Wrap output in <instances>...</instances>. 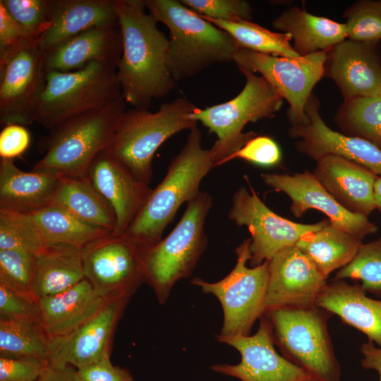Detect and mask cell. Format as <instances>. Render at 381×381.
<instances>
[{
  "instance_id": "obj_34",
  "label": "cell",
  "mask_w": 381,
  "mask_h": 381,
  "mask_svg": "<svg viewBox=\"0 0 381 381\" xmlns=\"http://www.w3.org/2000/svg\"><path fill=\"white\" fill-rule=\"evenodd\" d=\"M334 121L341 133L363 139L381 150V96L344 100Z\"/></svg>"
},
{
  "instance_id": "obj_46",
  "label": "cell",
  "mask_w": 381,
  "mask_h": 381,
  "mask_svg": "<svg viewBox=\"0 0 381 381\" xmlns=\"http://www.w3.org/2000/svg\"><path fill=\"white\" fill-rule=\"evenodd\" d=\"M77 370L83 381H134L127 370L111 363L110 355Z\"/></svg>"
},
{
  "instance_id": "obj_6",
  "label": "cell",
  "mask_w": 381,
  "mask_h": 381,
  "mask_svg": "<svg viewBox=\"0 0 381 381\" xmlns=\"http://www.w3.org/2000/svg\"><path fill=\"white\" fill-rule=\"evenodd\" d=\"M274 344L283 356L315 381H341V370L329 333L332 315L314 304L282 306L266 310Z\"/></svg>"
},
{
  "instance_id": "obj_23",
  "label": "cell",
  "mask_w": 381,
  "mask_h": 381,
  "mask_svg": "<svg viewBox=\"0 0 381 381\" xmlns=\"http://www.w3.org/2000/svg\"><path fill=\"white\" fill-rule=\"evenodd\" d=\"M316 162L313 174L345 209L365 217L376 210L374 185L377 176L337 155H325Z\"/></svg>"
},
{
  "instance_id": "obj_41",
  "label": "cell",
  "mask_w": 381,
  "mask_h": 381,
  "mask_svg": "<svg viewBox=\"0 0 381 381\" xmlns=\"http://www.w3.org/2000/svg\"><path fill=\"white\" fill-rule=\"evenodd\" d=\"M202 17L229 22L251 21L252 8L245 0H180Z\"/></svg>"
},
{
  "instance_id": "obj_32",
  "label": "cell",
  "mask_w": 381,
  "mask_h": 381,
  "mask_svg": "<svg viewBox=\"0 0 381 381\" xmlns=\"http://www.w3.org/2000/svg\"><path fill=\"white\" fill-rule=\"evenodd\" d=\"M42 240L49 244H64L79 248L111 231L87 224L54 205L26 214Z\"/></svg>"
},
{
  "instance_id": "obj_37",
  "label": "cell",
  "mask_w": 381,
  "mask_h": 381,
  "mask_svg": "<svg viewBox=\"0 0 381 381\" xmlns=\"http://www.w3.org/2000/svg\"><path fill=\"white\" fill-rule=\"evenodd\" d=\"M29 42H39L50 26L54 0H0Z\"/></svg>"
},
{
  "instance_id": "obj_5",
  "label": "cell",
  "mask_w": 381,
  "mask_h": 381,
  "mask_svg": "<svg viewBox=\"0 0 381 381\" xmlns=\"http://www.w3.org/2000/svg\"><path fill=\"white\" fill-rule=\"evenodd\" d=\"M197 107L188 99L178 97L162 104L155 113L134 107L126 110L107 151L150 185L156 151L174 135L197 126L190 118Z\"/></svg>"
},
{
  "instance_id": "obj_13",
  "label": "cell",
  "mask_w": 381,
  "mask_h": 381,
  "mask_svg": "<svg viewBox=\"0 0 381 381\" xmlns=\"http://www.w3.org/2000/svg\"><path fill=\"white\" fill-rule=\"evenodd\" d=\"M239 188L234 194L229 218L238 226H246L250 233L249 263L255 267L270 260L280 250L296 245L305 234L323 227L329 219L301 224L282 217L271 210L258 196Z\"/></svg>"
},
{
  "instance_id": "obj_43",
  "label": "cell",
  "mask_w": 381,
  "mask_h": 381,
  "mask_svg": "<svg viewBox=\"0 0 381 381\" xmlns=\"http://www.w3.org/2000/svg\"><path fill=\"white\" fill-rule=\"evenodd\" d=\"M262 167L275 166L281 162L282 153L278 144L270 137L256 135L250 139L231 157Z\"/></svg>"
},
{
  "instance_id": "obj_50",
  "label": "cell",
  "mask_w": 381,
  "mask_h": 381,
  "mask_svg": "<svg viewBox=\"0 0 381 381\" xmlns=\"http://www.w3.org/2000/svg\"><path fill=\"white\" fill-rule=\"evenodd\" d=\"M374 199L376 210L381 212V176H377L374 185Z\"/></svg>"
},
{
  "instance_id": "obj_38",
  "label": "cell",
  "mask_w": 381,
  "mask_h": 381,
  "mask_svg": "<svg viewBox=\"0 0 381 381\" xmlns=\"http://www.w3.org/2000/svg\"><path fill=\"white\" fill-rule=\"evenodd\" d=\"M35 269V254L21 250H0V284L37 300L33 292Z\"/></svg>"
},
{
  "instance_id": "obj_10",
  "label": "cell",
  "mask_w": 381,
  "mask_h": 381,
  "mask_svg": "<svg viewBox=\"0 0 381 381\" xmlns=\"http://www.w3.org/2000/svg\"><path fill=\"white\" fill-rule=\"evenodd\" d=\"M250 244V238L236 248V263L222 279L208 282L195 277L191 280L192 284L203 293L213 294L221 303L224 320L217 337L249 336L255 322L265 313L269 261L248 267Z\"/></svg>"
},
{
  "instance_id": "obj_25",
  "label": "cell",
  "mask_w": 381,
  "mask_h": 381,
  "mask_svg": "<svg viewBox=\"0 0 381 381\" xmlns=\"http://www.w3.org/2000/svg\"><path fill=\"white\" fill-rule=\"evenodd\" d=\"M59 176L47 170L24 171L13 159H1L0 210L30 214L50 205Z\"/></svg>"
},
{
  "instance_id": "obj_28",
  "label": "cell",
  "mask_w": 381,
  "mask_h": 381,
  "mask_svg": "<svg viewBox=\"0 0 381 381\" xmlns=\"http://www.w3.org/2000/svg\"><path fill=\"white\" fill-rule=\"evenodd\" d=\"M272 25L280 32L291 35L292 47L301 56L327 52L347 38L345 23L311 14L297 6L284 11Z\"/></svg>"
},
{
  "instance_id": "obj_47",
  "label": "cell",
  "mask_w": 381,
  "mask_h": 381,
  "mask_svg": "<svg viewBox=\"0 0 381 381\" xmlns=\"http://www.w3.org/2000/svg\"><path fill=\"white\" fill-rule=\"evenodd\" d=\"M31 43L0 1V59Z\"/></svg>"
},
{
  "instance_id": "obj_49",
  "label": "cell",
  "mask_w": 381,
  "mask_h": 381,
  "mask_svg": "<svg viewBox=\"0 0 381 381\" xmlns=\"http://www.w3.org/2000/svg\"><path fill=\"white\" fill-rule=\"evenodd\" d=\"M360 352L363 358L361 360L362 367L366 370H373L379 375V381H381V346L368 340L363 343L360 347Z\"/></svg>"
},
{
  "instance_id": "obj_44",
  "label": "cell",
  "mask_w": 381,
  "mask_h": 381,
  "mask_svg": "<svg viewBox=\"0 0 381 381\" xmlns=\"http://www.w3.org/2000/svg\"><path fill=\"white\" fill-rule=\"evenodd\" d=\"M49 362L0 356V381H37Z\"/></svg>"
},
{
  "instance_id": "obj_48",
  "label": "cell",
  "mask_w": 381,
  "mask_h": 381,
  "mask_svg": "<svg viewBox=\"0 0 381 381\" xmlns=\"http://www.w3.org/2000/svg\"><path fill=\"white\" fill-rule=\"evenodd\" d=\"M37 381H83L77 369L70 365H47Z\"/></svg>"
},
{
  "instance_id": "obj_2",
  "label": "cell",
  "mask_w": 381,
  "mask_h": 381,
  "mask_svg": "<svg viewBox=\"0 0 381 381\" xmlns=\"http://www.w3.org/2000/svg\"><path fill=\"white\" fill-rule=\"evenodd\" d=\"M202 133L197 126L190 130L180 152L174 157L159 184L123 234L147 252L161 239L166 227L184 202L201 190L200 185L217 166L212 147H202Z\"/></svg>"
},
{
  "instance_id": "obj_36",
  "label": "cell",
  "mask_w": 381,
  "mask_h": 381,
  "mask_svg": "<svg viewBox=\"0 0 381 381\" xmlns=\"http://www.w3.org/2000/svg\"><path fill=\"white\" fill-rule=\"evenodd\" d=\"M334 279L360 281L366 292L381 298V237L363 243L353 259L339 270Z\"/></svg>"
},
{
  "instance_id": "obj_29",
  "label": "cell",
  "mask_w": 381,
  "mask_h": 381,
  "mask_svg": "<svg viewBox=\"0 0 381 381\" xmlns=\"http://www.w3.org/2000/svg\"><path fill=\"white\" fill-rule=\"evenodd\" d=\"M84 279L81 248L49 244L35 255L33 292L37 301L63 292Z\"/></svg>"
},
{
  "instance_id": "obj_16",
  "label": "cell",
  "mask_w": 381,
  "mask_h": 381,
  "mask_svg": "<svg viewBox=\"0 0 381 381\" xmlns=\"http://www.w3.org/2000/svg\"><path fill=\"white\" fill-rule=\"evenodd\" d=\"M320 107L318 99L312 93L305 108L306 121L291 125L288 135L296 140V150L315 161L337 155L381 176V150L363 139L331 129L322 119Z\"/></svg>"
},
{
  "instance_id": "obj_26",
  "label": "cell",
  "mask_w": 381,
  "mask_h": 381,
  "mask_svg": "<svg viewBox=\"0 0 381 381\" xmlns=\"http://www.w3.org/2000/svg\"><path fill=\"white\" fill-rule=\"evenodd\" d=\"M107 301L84 279L63 292L38 301L41 323L49 339L66 336L95 315Z\"/></svg>"
},
{
  "instance_id": "obj_9",
  "label": "cell",
  "mask_w": 381,
  "mask_h": 381,
  "mask_svg": "<svg viewBox=\"0 0 381 381\" xmlns=\"http://www.w3.org/2000/svg\"><path fill=\"white\" fill-rule=\"evenodd\" d=\"M246 78L242 90L233 99L205 109L197 107L190 118L201 122L217 140L212 145L217 166L231 160L232 156L255 132L243 133L250 122L274 117L282 107L284 99L261 75L241 70Z\"/></svg>"
},
{
  "instance_id": "obj_24",
  "label": "cell",
  "mask_w": 381,
  "mask_h": 381,
  "mask_svg": "<svg viewBox=\"0 0 381 381\" xmlns=\"http://www.w3.org/2000/svg\"><path fill=\"white\" fill-rule=\"evenodd\" d=\"M366 294L359 284L334 279L327 283L315 304L337 315L381 346V299L371 298Z\"/></svg>"
},
{
  "instance_id": "obj_35",
  "label": "cell",
  "mask_w": 381,
  "mask_h": 381,
  "mask_svg": "<svg viewBox=\"0 0 381 381\" xmlns=\"http://www.w3.org/2000/svg\"><path fill=\"white\" fill-rule=\"evenodd\" d=\"M202 18L229 33L239 47L277 56H301L294 49L288 33L273 32L252 21L229 22Z\"/></svg>"
},
{
  "instance_id": "obj_30",
  "label": "cell",
  "mask_w": 381,
  "mask_h": 381,
  "mask_svg": "<svg viewBox=\"0 0 381 381\" xmlns=\"http://www.w3.org/2000/svg\"><path fill=\"white\" fill-rule=\"evenodd\" d=\"M51 205L59 206L78 219L111 231L116 224L115 212L88 176L60 175Z\"/></svg>"
},
{
  "instance_id": "obj_19",
  "label": "cell",
  "mask_w": 381,
  "mask_h": 381,
  "mask_svg": "<svg viewBox=\"0 0 381 381\" xmlns=\"http://www.w3.org/2000/svg\"><path fill=\"white\" fill-rule=\"evenodd\" d=\"M379 42L346 39L326 52L324 76L334 82L344 100L381 96Z\"/></svg>"
},
{
  "instance_id": "obj_20",
  "label": "cell",
  "mask_w": 381,
  "mask_h": 381,
  "mask_svg": "<svg viewBox=\"0 0 381 381\" xmlns=\"http://www.w3.org/2000/svg\"><path fill=\"white\" fill-rule=\"evenodd\" d=\"M269 261L265 311L282 306H309L327 282L312 260L295 245Z\"/></svg>"
},
{
  "instance_id": "obj_42",
  "label": "cell",
  "mask_w": 381,
  "mask_h": 381,
  "mask_svg": "<svg viewBox=\"0 0 381 381\" xmlns=\"http://www.w3.org/2000/svg\"><path fill=\"white\" fill-rule=\"evenodd\" d=\"M0 319L41 323L39 303L0 284Z\"/></svg>"
},
{
  "instance_id": "obj_21",
  "label": "cell",
  "mask_w": 381,
  "mask_h": 381,
  "mask_svg": "<svg viewBox=\"0 0 381 381\" xmlns=\"http://www.w3.org/2000/svg\"><path fill=\"white\" fill-rule=\"evenodd\" d=\"M87 176L115 212L116 224L112 234L123 235L147 201L152 189L107 150L92 160Z\"/></svg>"
},
{
  "instance_id": "obj_3",
  "label": "cell",
  "mask_w": 381,
  "mask_h": 381,
  "mask_svg": "<svg viewBox=\"0 0 381 381\" xmlns=\"http://www.w3.org/2000/svg\"><path fill=\"white\" fill-rule=\"evenodd\" d=\"M157 21L169 30L167 64L176 82L216 64L233 61L239 47L233 37L180 0H144Z\"/></svg>"
},
{
  "instance_id": "obj_11",
  "label": "cell",
  "mask_w": 381,
  "mask_h": 381,
  "mask_svg": "<svg viewBox=\"0 0 381 381\" xmlns=\"http://www.w3.org/2000/svg\"><path fill=\"white\" fill-rule=\"evenodd\" d=\"M146 253L124 235L99 238L82 248L85 279L105 300L131 298L146 282Z\"/></svg>"
},
{
  "instance_id": "obj_33",
  "label": "cell",
  "mask_w": 381,
  "mask_h": 381,
  "mask_svg": "<svg viewBox=\"0 0 381 381\" xmlns=\"http://www.w3.org/2000/svg\"><path fill=\"white\" fill-rule=\"evenodd\" d=\"M0 356L49 362V337L42 323L0 319Z\"/></svg>"
},
{
  "instance_id": "obj_4",
  "label": "cell",
  "mask_w": 381,
  "mask_h": 381,
  "mask_svg": "<svg viewBox=\"0 0 381 381\" xmlns=\"http://www.w3.org/2000/svg\"><path fill=\"white\" fill-rule=\"evenodd\" d=\"M126 111V102L121 98L51 129L41 140L44 155L33 169L63 176H87L91 162L108 148Z\"/></svg>"
},
{
  "instance_id": "obj_18",
  "label": "cell",
  "mask_w": 381,
  "mask_h": 381,
  "mask_svg": "<svg viewBox=\"0 0 381 381\" xmlns=\"http://www.w3.org/2000/svg\"><path fill=\"white\" fill-rule=\"evenodd\" d=\"M129 299L107 300L95 315L71 333L49 339V363L78 369L110 355L114 332Z\"/></svg>"
},
{
  "instance_id": "obj_8",
  "label": "cell",
  "mask_w": 381,
  "mask_h": 381,
  "mask_svg": "<svg viewBox=\"0 0 381 381\" xmlns=\"http://www.w3.org/2000/svg\"><path fill=\"white\" fill-rule=\"evenodd\" d=\"M212 205L211 195L200 191L187 202L174 229L152 247L145 258L146 282L164 304L175 284L190 277L207 245L204 225Z\"/></svg>"
},
{
  "instance_id": "obj_12",
  "label": "cell",
  "mask_w": 381,
  "mask_h": 381,
  "mask_svg": "<svg viewBox=\"0 0 381 381\" xmlns=\"http://www.w3.org/2000/svg\"><path fill=\"white\" fill-rule=\"evenodd\" d=\"M325 59L326 52L291 58L241 47L233 57L240 71L258 73L288 102L287 118L291 125L306 121V105L313 87L324 76Z\"/></svg>"
},
{
  "instance_id": "obj_14",
  "label": "cell",
  "mask_w": 381,
  "mask_h": 381,
  "mask_svg": "<svg viewBox=\"0 0 381 381\" xmlns=\"http://www.w3.org/2000/svg\"><path fill=\"white\" fill-rule=\"evenodd\" d=\"M44 52L39 42L28 44L0 59L1 126H28L35 121L47 78Z\"/></svg>"
},
{
  "instance_id": "obj_27",
  "label": "cell",
  "mask_w": 381,
  "mask_h": 381,
  "mask_svg": "<svg viewBox=\"0 0 381 381\" xmlns=\"http://www.w3.org/2000/svg\"><path fill=\"white\" fill-rule=\"evenodd\" d=\"M117 24L115 0H54L50 26L39 45L45 52L90 28Z\"/></svg>"
},
{
  "instance_id": "obj_22",
  "label": "cell",
  "mask_w": 381,
  "mask_h": 381,
  "mask_svg": "<svg viewBox=\"0 0 381 381\" xmlns=\"http://www.w3.org/2000/svg\"><path fill=\"white\" fill-rule=\"evenodd\" d=\"M117 25L92 28L44 52L47 72H69L92 62L117 68L122 55V38Z\"/></svg>"
},
{
  "instance_id": "obj_40",
  "label": "cell",
  "mask_w": 381,
  "mask_h": 381,
  "mask_svg": "<svg viewBox=\"0 0 381 381\" xmlns=\"http://www.w3.org/2000/svg\"><path fill=\"white\" fill-rule=\"evenodd\" d=\"M343 16L346 19L348 39L370 42L381 40V0L356 1Z\"/></svg>"
},
{
  "instance_id": "obj_39",
  "label": "cell",
  "mask_w": 381,
  "mask_h": 381,
  "mask_svg": "<svg viewBox=\"0 0 381 381\" xmlns=\"http://www.w3.org/2000/svg\"><path fill=\"white\" fill-rule=\"evenodd\" d=\"M47 246L26 214L0 210V250H21L36 255Z\"/></svg>"
},
{
  "instance_id": "obj_17",
  "label": "cell",
  "mask_w": 381,
  "mask_h": 381,
  "mask_svg": "<svg viewBox=\"0 0 381 381\" xmlns=\"http://www.w3.org/2000/svg\"><path fill=\"white\" fill-rule=\"evenodd\" d=\"M261 179L267 186L289 196L290 211L296 217H301L308 210H316L324 213L334 226L362 239L378 230L368 217L352 213L340 205L313 172L264 173Z\"/></svg>"
},
{
  "instance_id": "obj_45",
  "label": "cell",
  "mask_w": 381,
  "mask_h": 381,
  "mask_svg": "<svg viewBox=\"0 0 381 381\" xmlns=\"http://www.w3.org/2000/svg\"><path fill=\"white\" fill-rule=\"evenodd\" d=\"M30 133L26 126L11 124L3 127L0 133V157L13 159L21 155L29 147Z\"/></svg>"
},
{
  "instance_id": "obj_1",
  "label": "cell",
  "mask_w": 381,
  "mask_h": 381,
  "mask_svg": "<svg viewBox=\"0 0 381 381\" xmlns=\"http://www.w3.org/2000/svg\"><path fill=\"white\" fill-rule=\"evenodd\" d=\"M144 0H115L122 38L117 77L126 103L148 109L153 99L168 95L176 81L169 72V38L145 12Z\"/></svg>"
},
{
  "instance_id": "obj_7",
  "label": "cell",
  "mask_w": 381,
  "mask_h": 381,
  "mask_svg": "<svg viewBox=\"0 0 381 381\" xmlns=\"http://www.w3.org/2000/svg\"><path fill=\"white\" fill-rule=\"evenodd\" d=\"M121 98L117 68L113 65L92 62L73 71H49L35 122L50 131L73 117L102 109Z\"/></svg>"
},
{
  "instance_id": "obj_31",
  "label": "cell",
  "mask_w": 381,
  "mask_h": 381,
  "mask_svg": "<svg viewBox=\"0 0 381 381\" xmlns=\"http://www.w3.org/2000/svg\"><path fill=\"white\" fill-rule=\"evenodd\" d=\"M363 240L334 226L329 220L321 229L303 236L295 246L327 279L332 272L342 268L353 259Z\"/></svg>"
},
{
  "instance_id": "obj_15",
  "label": "cell",
  "mask_w": 381,
  "mask_h": 381,
  "mask_svg": "<svg viewBox=\"0 0 381 381\" xmlns=\"http://www.w3.org/2000/svg\"><path fill=\"white\" fill-rule=\"evenodd\" d=\"M217 341L236 349L241 355L237 364L217 363L211 369L241 381H315L301 368L280 356L274 349L272 326L264 314L255 334L220 338Z\"/></svg>"
}]
</instances>
